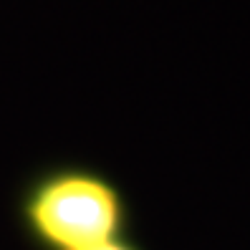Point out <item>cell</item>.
Here are the masks:
<instances>
[{
	"instance_id": "1",
	"label": "cell",
	"mask_w": 250,
	"mask_h": 250,
	"mask_svg": "<svg viewBox=\"0 0 250 250\" xmlns=\"http://www.w3.org/2000/svg\"><path fill=\"white\" fill-rule=\"evenodd\" d=\"M21 225L41 250H86L129 228V205L114 180L89 167L41 172L21 195Z\"/></svg>"
},
{
	"instance_id": "2",
	"label": "cell",
	"mask_w": 250,
	"mask_h": 250,
	"mask_svg": "<svg viewBox=\"0 0 250 250\" xmlns=\"http://www.w3.org/2000/svg\"><path fill=\"white\" fill-rule=\"evenodd\" d=\"M86 250H142L134 240H129L126 235L124 238H116V240H109V243H101V245H94V248H86Z\"/></svg>"
}]
</instances>
